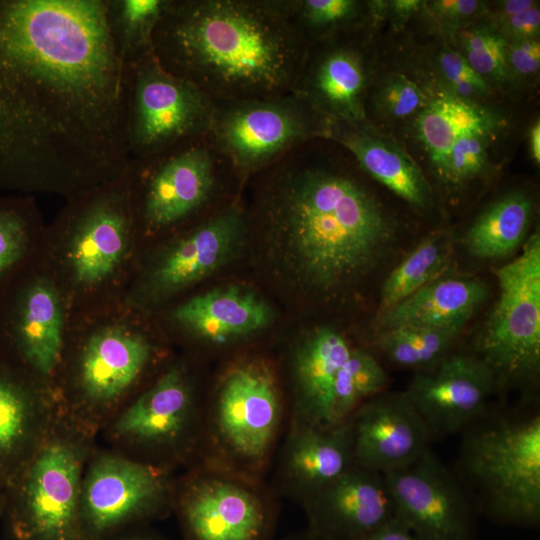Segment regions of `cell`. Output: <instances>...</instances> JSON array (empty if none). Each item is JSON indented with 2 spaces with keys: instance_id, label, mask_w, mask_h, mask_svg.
<instances>
[{
  "instance_id": "2e32d148",
  "label": "cell",
  "mask_w": 540,
  "mask_h": 540,
  "mask_svg": "<svg viewBox=\"0 0 540 540\" xmlns=\"http://www.w3.org/2000/svg\"><path fill=\"white\" fill-rule=\"evenodd\" d=\"M80 194L67 216L72 229L69 258L76 281L91 286L119 266L134 224L126 172Z\"/></svg>"
},
{
  "instance_id": "ffe728a7",
  "label": "cell",
  "mask_w": 540,
  "mask_h": 540,
  "mask_svg": "<svg viewBox=\"0 0 540 540\" xmlns=\"http://www.w3.org/2000/svg\"><path fill=\"white\" fill-rule=\"evenodd\" d=\"M247 226L246 213L238 203L216 210L160 258L151 274L150 292L165 297L215 272L237 253Z\"/></svg>"
},
{
  "instance_id": "1f68e13d",
  "label": "cell",
  "mask_w": 540,
  "mask_h": 540,
  "mask_svg": "<svg viewBox=\"0 0 540 540\" xmlns=\"http://www.w3.org/2000/svg\"><path fill=\"white\" fill-rule=\"evenodd\" d=\"M462 328L401 326L379 331L375 347L392 363L424 369L445 357Z\"/></svg>"
},
{
  "instance_id": "d590c367",
  "label": "cell",
  "mask_w": 540,
  "mask_h": 540,
  "mask_svg": "<svg viewBox=\"0 0 540 540\" xmlns=\"http://www.w3.org/2000/svg\"><path fill=\"white\" fill-rule=\"evenodd\" d=\"M461 54L489 84H503L509 79L506 60L507 40L492 26H468L457 33Z\"/></svg>"
},
{
  "instance_id": "d4e9b609",
  "label": "cell",
  "mask_w": 540,
  "mask_h": 540,
  "mask_svg": "<svg viewBox=\"0 0 540 540\" xmlns=\"http://www.w3.org/2000/svg\"><path fill=\"white\" fill-rule=\"evenodd\" d=\"M173 318L204 341L224 344L264 329L273 312L255 293L229 286L189 299L175 309Z\"/></svg>"
},
{
  "instance_id": "4fadbf2b",
  "label": "cell",
  "mask_w": 540,
  "mask_h": 540,
  "mask_svg": "<svg viewBox=\"0 0 540 540\" xmlns=\"http://www.w3.org/2000/svg\"><path fill=\"white\" fill-rule=\"evenodd\" d=\"M232 168L207 135L164 152L129 160L126 171L134 221L151 229L172 227L207 206L223 169Z\"/></svg>"
},
{
  "instance_id": "484cf974",
  "label": "cell",
  "mask_w": 540,
  "mask_h": 540,
  "mask_svg": "<svg viewBox=\"0 0 540 540\" xmlns=\"http://www.w3.org/2000/svg\"><path fill=\"white\" fill-rule=\"evenodd\" d=\"M329 139L339 144L358 166L410 205L431 204V189L416 162L397 144L363 124L332 123Z\"/></svg>"
},
{
  "instance_id": "9c48e42d",
  "label": "cell",
  "mask_w": 540,
  "mask_h": 540,
  "mask_svg": "<svg viewBox=\"0 0 540 540\" xmlns=\"http://www.w3.org/2000/svg\"><path fill=\"white\" fill-rule=\"evenodd\" d=\"M123 88L129 160L207 135L215 102L166 71L151 48L125 60Z\"/></svg>"
},
{
  "instance_id": "ac0fdd59",
  "label": "cell",
  "mask_w": 540,
  "mask_h": 540,
  "mask_svg": "<svg viewBox=\"0 0 540 540\" xmlns=\"http://www.w3.org/2000/svg\"><path fill=\"white\" fill-rule=\"evenodd\" d=\"M354 464L386 474L430 449L432 435L405 392L381 393L350 417Z\"/></svg>"
},
{
  "instance_id": "ee69618b",
  "label": "cell",
  "mask_w": 540,
  "mask_h": 540,
  "mask_svg": "<svg viewBox=\"0 0 540 540\" xmlns=\"http://www.w3.org/2000/svg\"><path fill=\"white\" fill-rule=\"evenodd\" d=\"M425 1L392 0L385 1L384 13L391 18L395 28L401 29L404 24L418 12H422Z\"/></svg>"
},
{
  "instance_id": "f35d334b",
  "label": "cell",
  "mask_w": 540,
  "mask_h": 540,
  "mask_svg": "<svg viewBox=\"0 0 540 540\" xmlns=\"http://www.w3.org/2000/svg\"><path fill=\"white\" fill-rule=\"evenodd\" d=\"M436 65L451 94L471 101L490 94V84L474 71L460 51L443 47L437 54Z\"/></svg>"
},
{
  "instance_id": "ba28073f",
  "label": "cell",
  "mask_w": 540,
  "mask_h": 540,
  "mask_svg": "<svg viewBox=\"0 0 540 540\" xmlns=\"http://www.w3.org/2000/svg\"><path fill=\"white\" fill-rule=\"evenodd\" d=\"M155 358L154 345L122 327L91 334L74 355L69 380L55 392L60 413L88 435L103 427L138 392Z\"/></svg>"
},
{
  "instance_id": "7bdbcfd3",
  "label": "cell",
  "mask_w": 540,
  "mask_h": 540,
  "mask_svg": "<svg viewBox=\"0 0 540 540\" xmlns=\"http://www.w3.org/2000/svg\"><path fill=\"white\" fill-rule=\"evenodd\" d=\"M507 41L538 39L540 33V10L538 2L495 25H491Z\"/></svg>"
},
{
  "instance_id": "f907efd6",
  "label": "cell",
  "mask_w": 540,
  "mask_h": 540,
  "mask_svg": "<svg viewBox=\"0 0 540 540\" xmlns=\"http://www.w3.org/2000/svg\"><path fill=\"white\" fill-rule=\"evenodd\" d=\"M6 505V489L0 484V519L3 516Z\"/></svg>"
},
{
  "instance_id": "5b68a950",
  "label": "cell",
  "mask_w": 540,
  "mask_h": 540,
  "mask_svg": "<svg viewBox=\"0 0 540 540\" xmlns=\"http://www.w3.org/2000/svg\"><path fill=\"white\" fill-rule=\"evenodd\" d=\"M96 439L58 409L45 440L6 490L2 519L14 540H83L81 486Z\"/></svg>"
},
{
  "instance_id": "7402d4cb",
  "label": "cell",
  "mask_w": 540,
  "mask_h": 540,
  "mask_svg": "<svg viewBox=\"0 0 540 540\" xmlns=\"http://www.w3.org/2000/svg\"><path fill=\"white\" fill-rule=\"evenodd\" d=\"M353 465L350 419L331 428L289 426L276 481L285 495L302 504Z\"/></svg>"
},
{
  "instance_id": "836d02e7",
  "label": "cell",
  "mask_w": 540,
  "mask_h": 540,
  "mask_svg": "<svg viewBox=\"0 0 540 540\" xmlns=\"http://www.w3.org/2000/svg\"><path fill=\"white\" fill-rule=\"evenodd\" d=\"M169 0H106L113 39L124 60L151 48L154 29Z\"/></svg>"
},
{
  "instance_id": "603a6c76",
  "label": "cell",
  "mask_w": 540,
  "mask_h": 540,
  "mask_svg": "<svg viewBox=\"0 0 540 540\" xmlns=\"http://www.w3.org/2000/svg\"><path fill=\"white\" fill-rule=\"evenodd\" d=\"M308 46L294 92L333 123L363 124L367 72L362 52L351 45Z\"/></svg>"
},
{
  "instance_id": "ab89813d",
  "label": "cell",
  "mask_w": 540,
  "mask_h": 540,
  "mask_svg": "<svg viewBox=\"0 0 540 540\" xmlns=\"http://www.w3.org/2000/svg\"><path fill=\"white\" fill-rule=\"evenodd\" d=\"M30 226V211L23 203H0V275L23 254Z\"/></svg>"
},
{
  "instance_id": "4dcf8cb0",
  "label": "cell",
  "mask_w": 540,
  "mask_h": 540,
  "mask_svg": "<svg viewBox=\"0 0 540 540\" xmlns=\"http://www.w3.org/2000/svg\"><path fill=\"white\" fill-rule=\"evenodd\" d=\"M451 254L450 238L443 233L431 234L422 240L385 279L377 318L443 275Z\"/></svg>"
},
{
  "instance_id": "7a4b0ae2",
  "label": "cell",
  "mask_w": 540,
  "mask_h": 540,
  "mask_svg": "<svg viewBox=\"0 0 540 540\" xmlns=\"http://www.w3.org/2000/svg\"><path fill=\"white\" fill-rule=\"evenodd\" d=\"M307 142L257 172L259 218L307 285L337 291L383 261L396 225L356 178L312 161Z\"/></svg>"
},
{
  "instance_id": "83f0119b",
  "label": "cell",
  "mask_w": 540,
  "mask_h": 540,
  "mask_svg": "<svg viewBox=\"0 0 540 540\" xmlns=\"http://www.w3.org/2000/svg\"><path fill=\"white\" fill-rule=\"evenodd\" d=\"M17 345L32 378L54 392L63 360V316L56 290L45 281L33 283L23 296Z\"/></svg>"
},
{
  "instance_id": "e0dca14e",
  "label": "cell",
  "mask_w": 540,
  "mask_h": 540,
  "mask_svg": "<svg viewBox=\"0 0 540 540\" xmlns=\"http://www.w3.org/2000/svg\"><path fill=\"white\" fill-rule=\"evenodd\" d=\"M496 384L478 356L453 354L420 369L405 394L435 437L456 433L480 418Z\"/></svg>"
},
{
  "instance_id": "cb8c5ba5",
  "label": "cell",
  "mask_w": 540,
  "mask_h": 540,
  "mask_svg": "<svg viewBox=\"0 0 540 540\" xmlns=\"http://www.w3.org/2000/svg\"><path fill=\"white\" fill-rule=\"evenodd\" d=\"M352 347L332 327L315 328L297 343L290 361L289 426L335 427L332 424L334 386Z\"/></svg>"
},
{
  "instance_id": "f1b7e54d",
  "label": "cell",
  "mask_w": 540,
  "mask_h": 540,
  "mask_svg": "<svg viewBox=\"0 0 540 540\" xmlns=\"http://www.w3.org/2000/svg\"><path fill=\"white\" fill-rule=\"evenodd\" d=\"M499 123L488 108L449 93L428 100L418 112L415 129L433 167L444 179L453 143L470 130L495 131Z\"/></svg>"
},
{
  "instance_id": "e575fe53",
  "label": "cell",
  "mask_w": 540,
  "mask_h": 540,
  "mask_svg": "<svg viewBox=\"0 0 540 540\" xmlns=\"http://www.w3.org/2000/svg\"><path fill=\"white\" fill-rule=\"evenodd\" d=\"M285 5L308 45L355 23L363 6L355 0H285Z\"/></svg>"
},
{
  "instance_id": "bcb514c9",
  "label": "cell",
  "mask_w": 540,
  "mask_h": 540,
  "mask_svg": "<svg viewBox=\"0 0 540 540\" xmlns=\"http://www.w3.org/2000/svg\"><path fill=\"white\" fill-rule=\"evenodd\" d=\"M536 3V1L532 0H506L498 2L496 10L491 17L492 25L522 12Z\"/></svg>"
},
{
  "instance_id": "52a82bcc",
  "label": "cell",
  "mask_w": 540,
  "mask_h": 540,
  "mask_svg": "<svg viewBox=\"0 0 540 540\" xmlns=\"http://www.w3.org/2000/svg\"><path fill=\"white\" fill-rule=\"evenodd\" d=\"M204 411L190 372L173 364L132 397L99 436L121 455L174 471L197 461Z\"/></svg>"
},
{
  "instance_id": "3957f363",
  "label": "cell",
  "mask_w": 540,
  "mask_h": 540,
  "mask_svg": "<svg viewBox=\"0 0 540 540\" xmlns=\"http://www.w3.org/2000/svg\"><path fill=\"white\" fill-rule=\"evenodd\" d=\"M308 44L285 0H169L151 51L214 102L294 90Z\"/></svg>"
},
{
  "instance_id": "b9f144b4",
  "label": "cell",
  "mask_w": 540,
  "mask_h": 540,
  "mask_svg": "<svg viewBox=\"0 0 540 540\" xmlns=\"http://www.w3.org/2000/svg\"><path fill=\"white\" fill-rule=\"evenodd\" d=\"M506 60L509 76L528 78L540 68V43L538 39L508 41Z\"/></svg>"
},
{
  "instance_id": "c3c4849f",
  "label": "cell",
  "mask_w": 540,
  "mask_h": 540,
  "mask_svg": "<svg viewBox=\"0 0 540 540\" xmlns=\"http://www.w3.org/2000/svg\"><path fill=\"white\" fill-rule=\"evenodd\" d=\"M112 540H166L162 536L157 535L156 533L142 530L139 528H134L128 530Z\"/></svg>"
},
{
  "instance_id": "8fae6325",
  "label": "cell",
  "mask_w": 540,
  "mask_h": 540,
  "mask_svg": "<svg viewBox=\"0 0 540 540\" xmlns=\"http://www.w3.org/2000/svg\"><path fill=\"white\" fill-rule=\"evenodd\" d=\"M174 471L96 445L84 470L83 540H112L173 511Z\"/></svg>"
},
{
  "instance_id": "4316f807",
  "label": "cell",
  "mask_w": 540,
  "mask_h": 540,
  "mask_svg": "<svg viewBox=\"0 0 540 540\" xmlns=\"http://www.w3.org/2000/svg\"><path fill=\"white\" fill-rule=\"evenodd\" d=\"M487 294L477 278L441 275L379 316L378 332L401 326L463 328Z\"/></svg>"
},
{
  "instance_id": "60d3db41",
  "label": "cell",
  "mask_w": 540,
  "mask_h": 540,
  "mask_svg": "<svg viewBox=\"0 0 540 540\" xmlns=\"http://www.w3.org/2000/svg\"><path fill=\"white\" fill-rule=\"evenodd\" d=\"M422 12L438 31L454 35L486 13V5L477 0H434L425 1Z\"/></svg>"
},
{
  "instance_id": "d6986e66",
  "label": "cell",
  "mask_w": 540,
  "mask_h": 540,
  "mask_svg": "<svg viewBox=\"0 0 540 540\" xmlns=\"http://www.w3.org/2000/svg\"><path fill=\"white\" fill-rule=\"evenodd\" d=\"M302 506L308 530L325 540H361L395 516L384 475L355 464Z\"/></svg>"
},
{
  "instance_id": "44dd1931",
  "label": "cell",
  "mask_w": 540,
  "mask_h": 540,
  "mask_svg": "<svg viewBox=\"0 0 540 540\" xmlns=\"http://www.w3.org/2000/svg\"><path fill=\"white\" fill-rule=\"evenodd\" d=\"M57 413L51 389L0 367V484L6 490L45 440Z\"/></svg>"
},
{
  "instance_id": "681fc988",
  "label": "cell",
  "mask_w": 540,
  "mask_h": 540,
  "mask_svg": "<svg viewBox=\"0 0 540 540\" xmlns=\"http://www.w3.org/2000/svg\"><path fill=\"white\" fill-rule=\"evenodd\" d=\"M283 540H325L320 536L314 534L310 530H306L297 534L290 535Z\"/></svg>"
},
{
  "instance_id": "7dc6e473",
  "label": "cell",
  "mask_w": 540,
  "mask_h": 540,
  "mask_svg": "<svg viewBox=\"0 0 540 540\" xmlns=\"http://www.w3.org/2000/svg\"><path fill=\"white\" fill-rule=\"evenodd\" d=\"M529 151L536 165L540 163V122L535 121L528 133Z\"/></svg>"
},
{
  "instance_id": "8d00e7d4",
  "label": "cell",
  "mask_w": 540,
  "mask_h": 540,
  "mask_svg": "<svg viewBox=\"0 0 540 540\" xmlns=\"http://www.w3.org/2000/svg\"><path fill=\"white\" fill-rule=\"evenodd\" d=\"M494 130H470L452 145L446 165L445 180L463 185L480 176L488 164V140Z\"/></svg>"
},
{
  "instance_id": "5bb4252c",
  "label": "cell",
  "mask_w": 540,
  "mask_h": 540,
  "mask_svg": "<svg viewBox=\"0 0 540 540\" xmlns=\"http://www.w3.org/2000/svg\"><path fill=\"white\" fill-rule=\"evenodd\" d=\"M499 295L477 339L478 356L496 383L529 379L540 368V236L495 270Z\"/></svg>"
},
{
  "instance_id": "277c9868",
  "label": "cell",
  "mask_w": 540,
  "mask_h": 540,
  "mask_svg": "<svg viewBox=\"0 0 540 540\" xmlns=\"http://www.w3.org/2000/svg\"><path fill=\"white\" fill-rule=\"evenodd\" d=\"M278 377L265 359H239L220 377L204 421L197 462L261 480L285 419Z\"/></svg>"
},
{
  "instance_id": "7c38bea8",
  "label": "cell",
  "mask_w": 540,
  "mask_h": 540,
  "mask_svg": "<svg viewBox=\"0 0 540 540\" xmlns=\"http://www.w3.org/2000/svg\"><path fill=\"white\" fill-rule=\"evenodd\" d=\"M173 511L184 540H273L278 519L261 480L200 462L176 477Z\"/></svg>"
},
{
  "instance_id": "74e56055",
  "label": "cell",
  "mask_w": 540,
  "mask_h": 540,
  "mask_svg": "<svg viewBox=\"0 0 540 540\" xmlns=\"http://www.w3.org/2000/svg\"><path fill=\"white\" fill-rule=\"evenodd\" d=\"M428 102L421 88L404 74H392L373 96L376 112L388 119H402L419 112Z\"/></svg>"
},
{
  "instance_id": "f6af8a7d",
  "label": "cell",
  "mask_w": 540,
  "mask_h": 540,
  "mask_svg": "<svg viewBox=\"0 0 540 540\" xmlns=\"http://www.w3.org/2000/svg\"><path fill=\"white\" fill-rule=\"evenodd\" d=\"M361 540H422L397 516Z\"/></svg>"
},
{
  "instance_id": "30bf717a",
  "label": "cell",
  "mask_w": 540,
  "mask_h": 540,
  "mask_svg": "<svg viewBox=\"0 0 540 540\" xmlns=\"http://www.w3.org/2000/svg\"><path fill=\"white\" fill-rule=\"evenodd\" d=\"M332 121L294 91L215 102L207 137L247 179L295 147L328 138Z\"/></svg>"
},
{
  "instance_id": "f546056e",
  "label": "cell",
  "mask_w": 540,
  "mask_h": 540,
  "mask_svg": "<svg viewBox=\"0 0 540 540\" xmlns=\"http://www.w3.org/2000/svg\"><path fill=\"white\" fill-rule=\"evenodd\" d=\"M533 214L531 198L513 191L491 203L465 235V247L479 259H499L514 253L526 240Z\"/></svg>"
},
{
  "instance_id": "6da1fadb",
  "label": "cell",
  "mask_w": 540,
  "mask_h": 540,
  "mask_svg": "<svg viewBox=\"0 0 540 540\" xmlns=\"http://www.w3.org/2000/svg\"><path fill=\"white\" fill-rule=\"evenodd\" d=\"M124 67L106 0H0V184L76 195L122 176Z\"/></svg>"
},
{
  "instance_id": "d6a6232c",
  "label": "cell",
  "mask_w": 540,
  "mask_h": 540,
  "mask_svg": "<svg viewBox=\"0 0 540 540\" xmlns=\"http://www.w3.org/2000/svg\"><path fill=\"white\" fill-rule=\"evenodd\" d=\"M388 382L386 371L370 352L352 347L334 386L333 426L343 424L361 404L383 393Z\"/></svg>"
},
{
  "instance_id": "9a60e30c",
  "label": "cell",
  "mask_w": 540,
  "mask_h": 540,
  "mask_svg": "<svg viewBox=\"0 0 540 540\" xmlns=\"http://www.w3.org/2000/svg\"><path fill=\"white\" fill-rule=\"evenodd\" d=\"M383 475L395 516L420 539L474 540L473 504L431 449L410 465Z\"/></svg>"
},
{
  "instance_id": "8992f818",
  "label": "cell",
  "mask_w": 540,
  "mask_h": 540,
  "mask_svg": "<svg viewBox=\"0 0 540 540\" xmlns=\"http://www.w3.org/2000/svg\"><path fill=\"white\" fill-rule=\"evenodd\" d=\"M461 465L495 522L536 527L540 522V416L500 418L464 438Z\"/></svg>"
}]
</instances>
